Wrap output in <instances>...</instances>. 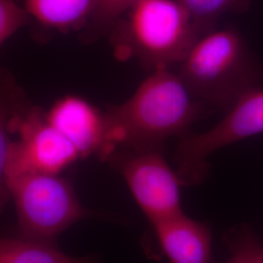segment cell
<instances>
[{"label": "cell", "instance_id": "15", "mask_svg": "<svg viewBox=\"0 0 263 263\" xmlns=\"http://www.w3.org/2000/svg\"><path fill=\"white\" fill-rule=\"evenodd\" d=\"M10 117V104L4 94H0V215L10 199L9 188L7 184V162L10 141L8 137Z\"/></svg>", "mask_w": 263, "mask_h": 263}, {"label": "cell", "instance_id": "6", "mask_svg": "<svg viewBox=\"0 0 263 263\" xmlns=\"http://www.w3.org/2000/svg\"><path fill=\"white\" fill-rule=\"evenodd\" d=\"M126 181L151 226L182 214L180 183L163 151L116 149L107 159Z\"/></svg>", "mask_w": 263, "mask_h": 263}, {"label": "cell", "instance_id": "10", "mask_svg": "<svg viewBox=\"0 0 263 263\" xmlns=\"http://www.w3.org/2000/svg\"><path fill=\"white\" fill-rule=\"evenodd\" d=\"M28 15L60 31L84 28L98 0H25Z\"/></svg>", "mask_w": 263, "mask_h": 263}, {"label": "cell", "instance_id": "8", "mask_svg": "<svg viewBox=\"0 0 263 263\" xmlns=\"http://www.w3.org/2000/svg\"><path fill=\"white\" fill-rule=\"evenodd\" d=\"M48 120L79 153L80 158L96 155L106 160L116 151L105 114L78 97L60 100L47 114Z\"/></svg>", "mask_w": 263, "mask_h": 263}, {"label": "cell", "instance_id": "17", "mask_svg": "<svg viewBox=\"0 0 263 263\" xmlns=\"http://www.w3.org/2000/svg\"><path fill=\"white\" fill-rule=\"evenodd\" d=\"M227 263H237V261H236L235 259H233L232 257H231V259L228 261Z\"/></svg>", "mask_w": 263, "mask_h": 263}, {"label": "cell", "instance_id": "5", "mask_svg": "<svg viewBox=\"0 0 263 263\" xmlns=\"http://www.w3.org/2000/svg\"><path fill=\"white\" fill-rule=\"evenodd\" d=\"M263 134V88L245 93L221 121L209 131L181 138L176 154V173L181 185L201 183L207 176L208 157L229 144Z\"/></svg>", "mask_w": 263, "mask_h": 263}, {"label": "cell", "instance_id": "12", "mask_svg": "<svg viewBox=\"0 0 263 263\" xmlns=\"http://www.w3.org/2000/svg\"><path fill=\"white\" fill-rule=\"evenodd\" d=\"M186 11L199 38L216 29L218 19L246 9L250 0H178Z\"/></svg>", "mask_w": 263, "mask_h": 263}, {"label": "cell", "instance_id": "13", "mask_svg": "<svg viewBox=\"0 0 263 263\" xmlns=\"http://www.w3.org/2000/svg\"><path fill=\"white\" fill-rule=\"evenodd\" d=\"M137 1L139 0H98L94 12L84 28L85 41H94L109 32Z\"/></svg>", "mask_w": 263, "mask_h": 263}, {"label": "cell", "instance_id": "16", "mask_svg": "<svg viewBox=\"0 0 263 263\" xmlns=\"http://www.w3.org/2000/svg\"><path fill=\"white\" fill-rule=\"evenodd\" d=\"M29 15L14 0H0V44L28 23Z\"/></svg>", "mask_w": 263, "mask_h": 263}, {"label": "cell", "instance_id": "7", "mask_svg": "<svg viewBox=\"0 0 263 263\" xmlns=\"http://www.w3.org/2000/svg\"><path fill=\"white\" fill-rule=\"evenodd\" d=\"M9 130L18 134V140L10 142L7 177L21 174L60 175L80 159L71 142L49 122L47 114L38 108L11 118Z\"/></svg>", "mask_w": 263, "mask_h": 263}, {"label": "cell", "instance_id": "9", "mask_svg": "<svg viewBox=\"0 0 263 263\" xmlns=\"http://www.w3.org/2000/svg\"><path fill=\"white\" fill-rule=\"evenodd\" d=\"M165 263H215L209 226L184 213L152 226Z\"/></svg>", "mask_w": 263, "mask_h": 263}, {"label": "cell", "instance_id": "3", "mask_svg": "<svg viewBox=\"0 0 263 263\" xmlns=\"http://www.w3.org/2000/svg\"><path fill=\"white\" fill-rule=\"evenodd\" d=\"M117 57L144 68L172 69L199 39L178 0H139L110 30Z\"/></svg>", "mask_w": 263, "mask_h": 263}, {"label": "cell", "instance_id": "1", "mask_svg": "<svg viewBox=\"0 0 263 263\" xmlns=\"http://www.w3.org/2000/svg\"><path fill=\"white\" fill-rule=\"evenodd\" d=\"M200 102L173 69L152 71L129 100L105 114L115 149L163 151L172 137L183 138L202 114Z\"/></svg>", "mask_w": 263, "mask_h": 263}, {"label": "cell", "instance_id": "2", "mask_svg": "<svg viewBox=\"0 0 263 263\" xmlns=\"http://www.w3.org/2000/svg\"><path fill=\"white\" fill-rule=\"evenodd\" d=\"M175 72L200 103L226 111L258 87L260 77L247 41L233 28H216L199 38Z\"/></svg>", "mask_w": 263, "mask_h": 263}, {"label": "cell", "instance_id": "14", "mask_svg": "<svg viewBox=\"0 0 263 263\" xmlns=\"http://www.w3.org/2000/svg\"><path fill=\"white\" fill-rule=\"evenodd\" d=\"M223 241L237 263H263V245L251 226L232 227L224 234Z\"/></svg>", "mask_w": 263, "mask_h": 263}, {"label": "cell", "instance_id": "11", "mask_svg": "<svg viewBox=\"0 0 263 263\" xmlns=\"http://www.w3.org/2000/svg\"><path fill=\"white\" fill-rule=\"evenodd\" d=\"M0 263H97L94 256H72L62 252L54 242L26 237H0Z\"/></svg>", "mask_w": 263, "mask_h": 263}, {"label": "cell", "instance_id": "4", "mask_svg": "<svg viewBox=\"0 0 263 263\" xmlns=\"http://www.w3.org/2000/svg\"><path fill=\"white\" fill-rule=\"evenodd\" d=\"M7 184L22 237L55 243L70 226L96 216L59 175L21 174L7 177Z\"/></svg>", "mask_w": 263, "mask_h": 263}]
</instances>
